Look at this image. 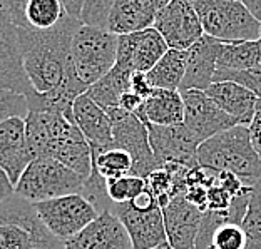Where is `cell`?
<instances>
[{"instance_id":"obj_1","label":"cell","mask_w":261,"mask_h":249,"mask_svg":"<svg viewBox=\"0 0 261 249\" xmlns=\"http://www.w3.org/2000/svg\"><path fill=\"white\" fill-rule=\"evenodd\" d=\"M81 25L79 20L64 12L61 22L49 31L19 27L23 70L35 92H50L64 82L70 45Z\"/></svg>"},{"instance_id":"obj_2","label":"cell","mask_w":261,"mask_h":249,"mask_svg":"<svg viewBox=\"0 0 261 249\" xmlns=\"http://www.w3.org/2000/svg\"><path fill=\"white\" fill-rule=\"evenodd\" d=\"M119 37L109 31L81 25L74 34L64 84L77 97L86 94L116 65Z\"/></svg>"},{"instance_id":"obj_3","label":"cell","mask_w":261,"mask_h":249,"mask_svg":"<svg viewBox=\"0 0 261 249\" xmlns=\"http://www.w3.org/2000/svg\"><path fill=\"white\" fill-rule=\"evenodd\" d=\"M198 164L234 174L246 187H254L261 181V159L245 126H236L204 141L198 149Z\"/></svg>"},{"instance_id":"obj_4","label":"cell","mask_w":261,"mask_h":249,"mask_svg":"<svg viewBox=\"0 0 261 249\" xmlns=\"http://www.w3.org/2000/svg\"><path fill=\"white\" fill-rule=\"evenodd\" d=\"M0 249H64V242L49 233L32 203L14 194L0 204Z\"/></svg>"},{"instance_id":"obj_5","label":"cell","mask_w":261,"mask_h":249,"mask_svg":"<svg viewBox=\"0 0 261 249\" xmlns=\"http://www.w3.org/2000/svg\"><path fill=\"white\" fill-rule=\"evenodd\" d=\"M206 35L221 44L254 42L261 37V23L240 0H194Z\"/></svg>"},{"instance_id":"obj_6","label":"cell","mask_w":261,"mask_h":249,"mask_svg":"<svg viewBox=\"0 0 261 249\" xmlns=\"http://www.w3.org/2000/svg\"><path fill=\"white\" fill-rule=\"evenodd\" d=\"M84 184V177L72 173L54 157H39L23 171L15 184V194L35 204L62 196L79 194Z\"/></svg>"},{"instance_id":"obj_7","label":"cell","mask_w":261,"mask_h":249,"mask_svg":"<svg viewBox=\"0 0 261 249\" xmlns=\"http://www.w3.org/2000/svg\"><path fill=\"white\" fill-rule=\"evenodd\" d=\"M34 207L49 233L62 242L72 239L99 216L96 207L82 194H69L44 203H35Z\"/></svg>"},{"instance_id":"obj_8","label":"cell","mask_w":261,"mask_h":249,"mask_svg":"<svg viewBox=\"0 0 261 249\" xmlns=\"http://www.w3.org/2000/svg\"><path fill=\"white\" fill-rule=\"evenodd\" d=\"M108 114L112 122V146L130 154L134 161L133 174L146 179L154 169H158L156 159L149 144L147 126L136 114L122 110L119 107L109 109Z\"/></svg>"},{"instance_id":"obj_9","label":"cell","mask_w":261,"mask_h":249,"mask_svg":"<svg viewBox=\"0 0 261 249\" xmlns=\"http://www.w3.org/2000/svg\"><path fill=\"white\" fill-rule=\"evenodd\" d=\"M171 50L188 49L204 35L199 15L189 0H169L158 12L152 25Z\"/></svg>"},{"instance_id":"obj_10","label":"cell","mask_w":261,"mask_h":249,"mask_svg":"<svg viewBox=\"0 0 261 249\" xmlns=\"http://www.w3.org/2000/svg\"><path fill=\"white\" fill-rule=\"evenodd\" d=\"M31 89L23 70L19 27L12 17L9 0H0V91L27 94Z\"/></svg>"},{"instance_id":"obj_11","label":"cell","mask_w":261,"mask_h":249,"mask_svg":"<svg viewBox=\"0 0 261 249\" xmlns=\"http://www.w3.org/2000/svg\"><path fill=\"white\" fill-rule=\"evenodd\" d=\"M147 132L158 168L164 164H181L188 169L199 165L198 149L201 142L189 132L185 124L169 127L147 124Z\"/></svg>"},{"instance_id":"obj_12","label":"cell","mask_w":261,"mask_h":249,"mask_svg":"<svg viewBox=\"0 0 261 249\" xmlns=\"http://www.w3.org/2000/svg\"><path fill=\"white\" fill-rule=\"evenodd\" d=\"M185 102V126L201 144L228 129L240 126L238 121L218 107L203 91L181 92Z\"/></svg>"},{"instance_id":"obj_13","label":"cell","mask_w":261,"mask_h":249,"mask_svg":"<svg viewBox=\"0 0 261 249\" xmlns=\"http://www.w3.org/2000/svg\"><path fill=\"white\" fill-rule=\"evenodd\" d=\"M109 212L126 228L134 249H154L168 242L163 209L159 206L141 211L130 206V203L112 204Z\"/></svg>"},{"instance_id":"obj_14","label":"cell","mask_w":261,"mask_h":249,"mask_svg":"<svg viewBox=\"0 0 261 249\" xmlns=\"http://www.w3.org/2000/svg\"><path fill=\"white\" fill-rule=\"evenodd\" d=\"M169 50L156 29L151 27L130 35H121L117 42L116 64L130 72L147 74Z\"/></svg>"},{"instance_id":"obj_15","label":"cell","mask_w":261,"mask_h":249,"mask_svg":"<svg viewBox=\"0 0 261 249\" xmlns=\"http://www.w3.org/2000/svg\"><path fill=\"white\" fill-rule=\"evenodd\" d=\"M168 244L173 249H196L203 212L179 194L163 207Z\"/></svg>"},{"instance_id":"obj_16","label":"cell","mask_w":261,"mask_h":249,"mask_svg":"<svg viewBox=\"0 0 261 249\" xmlns=\"http://www.w3.org/2000/svg\"><path fill=\"white\" fill-rule=\"evenodd\" d=\"M64 249H134L126 228L112 212L99 214L86 229L64 242Z\"/></svg>"},{"instance_id":"obj_17","label":"cell","mask_w":261,"mask_h":249,"mask_svg":"<svg viewBox=\"0 0 261 249\" xmlns=\"http://www.w3.org/2000/svg\"><path fill=\"white\" fill-rule=\"evenodd\" d=\"M221 42L210 35H203L191 49L186 50V74L179 87V92L186 91H207L216 74L218 54Z\"/></svg>"},{"instance_id":"obj_18","label":"cell","mask_w":261,"mask_h":249,"mask_svg":"<svg viewBox=\"0 0 261 249\" xmlns=\"http://www.w3.org/2000/svg\"><path fill=\"white\" fill-rule=\"evenodd\" d=\"M166 2L168 0H114L108 31L117 37L147 31Z\"/></svg>"},{"instance_id":"obj_19","label":"cell","mask_w":261,"mask_h":249,"mask_svg":"<svg viewBox=\"0 0 261 249\" xmlns=\"http://www.w3.org/2000/svg\"><path fill=\"white\" fill-rule=\"evenodd\" d=\"M32 161L25 139V119H10L0 124V169L9 176L14 187Z\"/></svg>"},{"instance_id":"obj_20","label":"cell","mask_w":261,"mask_h":249,"mask_svg":"<svg viewBox=\"0 0 261 249\" xmlns=\"http://www.w3.org/2000/svg\"><path fill=\"white\" fill-rule=\"evenodd\" d=\"M72 124L74 122H70L62 114L29 112L25 117V139L32 157H50L56 142Z\"/></svg>"},{"instance_id":"obj_21","label":"cell","mask_w":261,"mask_h":249,"mask_svg":"<svg viewBox=\"0 0 261 249\" xmlns=\"http://www.w3.org/2000/svg\"><path fill=\"white\" fill-rule=\"evenodd\" d=\"M72 117L92 149H108L112 146V122L108 110L94 102L87 94L74 100Z\"/></svg>"},{"instance_id":"obj_22","label":"cell","mask_w":261,"mask_h":249,"mask_svg":"<svg viewBox=\"0 0 261 249\" xmlns=\"http://www.w3.org/2000/svg\"><path fill=\"white\" fill-rule=\"evenodd\" d=\"M204 92L224 114L238 121L240 126L248 127L256 116L258 97L234 82H213Z\"/></svg>"},{"instance_id":"obj_23","label":"cell","mask_w":261,"mask_h":249,"mask_svg":"<svg viewBox=\"0 0 261 249\" xmlns=\"http://www.w3.org/2000/svg\"><path fill=\"white\" fill-rule=\"evenodd\" d=\"M147 126H179L185 122V102L181 92L154 89L136 114Z\"/></svg>"},{"instance_id":"obj_24","label":"cell","mask_w":261,"mask_h":249,"mask_svg":"<svg viewBox=\"0 0 261 249\" xmlns=\"http://www.w3.org/2000/svg\"><path fill=\"white\" fill-rule=\"evenodd\" d=\"M50 157L84 177L86 181L92 174V149L75 124H72L56 142Z\"/></svg>"},{"instance_id":"obj_25","label":"cell","mask_w":261,"mask_h":249,"mask_svg":"<svg viewBox=\"0 0 261 249\" xmlns=\"http://www.w3.org/2000/svg\"><path fill=\"white\" fill-rule=\"evenodd\" d=\"M134 74L136 72H130L129 69H124L116 64L86 94L106 110L119 107V100L122 97V94L130 91V79H133Z\"/></svg>"},{"instance_id":"obj_26","label":"cell","mask_w":261,"mask_h":249,"mask_svg":"<svg viewBox=\"0 0 261 249\" xmlns=\"http://www.w3.org/2000/svg\"><path fill=\"white\" fill-rule=\"evenodd\" d=\"M186 74V52L168 50L164 57L146 74L152 89L163 91H177L182 84Z\"/></svg>"},{"instance_id":"obj_27","label":"cell","mask_w":261,"mask_h":249,"mask_svg":"<svg viewBox=\"0 0 261 249\" xmlns=\"http://www.w3.org/2000/svg\"><path fill=\"white\" fill-rule=\"evenodd\" d=\"M261 67V44L259 40L241 44H223L218 54L216 69L221 70H245Z\"/></svg>"},{"instance_id":"obj_28","label":"cell","mask_w":261,"mask_h":249,"mask_svg":"<svg viewBox=\"0 0 261 249\" xmlns=\"http://www.w3.org/2000/svg\"><path fill=\"white\" fill-rule=\"evenodd\" d=\"M133 169L134 161L130 157V154H127L126 151L116 149V147L92 149V171H96L104 181L130 176Z\"/></svg>"},{"instance_id":"obj_29","label":"cell","mask_w":261,"mask_h":249,"mask_svg":"<svg viewBox=\"0 0 261 249\" xmlns=\"http://www.w3.org/2000/svg\"><path fill=\"white\" fill-rule=\"evenodd\" d=\"M64 9L61 0H27L25 20L32 29L49 31L61 22Z\"/></svg>"},{"instance_id":"obj_30","label":"cell","mask_w":261,"mask_h":249,"mask_svg":"<svg viewBox=\"0 0 261 249\" xmlns=\"http://www.w3.org/2000/svg\"><path fill=\"white\" fill-rule=\"evenodd\" d=\"M146 187V179L136 176H122L117 177V179L106 181V191H108V198L111 199L112 204L130 203Z\"/></svg>"},{"instance_id":"obj_31","label":"cell","mask_w":261,"mask_h":249,"mask_svg":"<svg viewBox=\"0 0 261 249\" xmlns=\"http://www.w3.org/2000/svg\"><path fill=\"white\" fill-rule=\"evenodd\" d=\"M112 4H114V0H84L81 12V23L86 27L108 31Z\"/></svg>"},{"instance_id":"obj_32","label":"cell","mask_w":261,"mask_h":249,"mask_svg":"<svg viewBox=\"0 0 261 249\" xmlns=\"http://www.w3.org/2000/svg\"><path fill=\"white\" fill-rule=\"evenodd\" d=\"M215 82H234V84L248 89L258 99H261V67H253L245 70L216 69Z\"/></svg>"},{"instance_id":"obj_33","label":"cell","mask_w":261,"mask_h":249,"mask_svg":"<svg viewBox=\"0 0 261 249\" xmlns=\"http://www.w3.org/2000/svg\"><path fill=\"white\" fill-rule=\"evenodd\" d=\"M29 116V100L25 94L0 91V124L10 119H25Z\"/></svg>"},{"instance_id":"obj_34","label":"cell","mask_w":261,"mask_h":249,"mask_svg":"<svg viewBox=\"0 0 261 249\" xmlns=\"http://www.w3.org/2000/svg\"><path fill=\"white\" fill-rule=\"evenodd\" d=\"M241 226L246 233V249H261V211L250 206Z\"/></svg>"},{"instance_id":"obj_35","label":"cell","mask_w":261,"mask_h":249,"mask_svg":"<svg viewBox=\"0 0 261 249\" xmlns=\"http://www.w3.org/2000/svg\"><path fill=\"white\" fill-rule=\"evenodd\" d=\"M154 91L152 86L149 84V80H147L146 74H139L136 72L133 75V79H130V92L138 94L141 99H147L151 96V92Z\"/></svg>"},{"instance_id":"obj_36","label":"cell","mask_w":261,"mask_h":249,"mask_svg":"<svg viewBox=\"0 0 261 249\" xmlns=\"http://www.w3.org/2000/svg\"><path fill=\"white\" fill-rule=\"evenodd\" d=\"M142 104H144V99H141L138 94L129 91L126 94H122V97L119 100V109L129 112V114H138L142 107Z\"/></svg>"},{"instance_id":"obj_37","label":"cell","mask_w":261,"mask_h":249,"mask_svg":"<svg viewBox=\"0 0 261 249\" xmlns=\"http://www.w3.org/2000/svg\"><path fill=\"white\" fill-rule=\"evenodd\" d=\"M248 130H250V137H251L254 151H256V154L261 159V112H256L253 122L248 126Z\"/></svg>"},{"instance_id":"obj_38","label":"cell","mask_w":261,"mask_h":249,"mask_svg":"<svg viewBox=\"0 0 261 249\" xmlns=\"http://www.w3.org/2000/svg\"><path fill=\"white\" fill-rule=\"evenodd\" d=\"M15 194V187L10 182L9 176L0 169V204H4L10 196Z\"/></svg>"},{"instance_id":"obj_39","label":"cell","mask_w":261,"mask_h":249,"mask_svg":"<svg viewBox=\"0 0 261 249\" xmlns=\"http://www.w3.org/2000/svg\"><path fill=\"white\" fill-rule=\"evenodd\" d=\"M62 9L65 14H69L70 17H74L81 22V12H82V5H84V0H61Z\"/></svg>"},{"instance_id":"obj_40","label":"cell","mask_w":261,"mask_h":249,"mask_svg":"<svg viewBox=\"0 0 261 249\" xmlns=\"http://www.w3.org/2000/svg\"><path fill=\"white\" fill-rule=\"evenodd\" d=\"M243 4H245L248 12L261 23V0H245Z\"/></svg>"},{"instance_id":"obj_41","label":"cell","mask_w":261,"mask_h":249,"mask_svg":"<svg viewBox=\"0 0 261 249\" xmlns=\"http://www.w3.org/2000/svg\"><path fill=\"white\" fill-rule=\"evenodd\" d=\"M250 206L254 207V209L261 211V181L254 187H251V204Z\"/></svg>"},{"instance_id":"obj_42","label":"cell","mask_w":261,"mask_h":249,"mask_svg":"<svg viewBox=\"0 0 261 249\" xmlns=\"http://www.w3.org/2000/svg\"><path fill=\"white\" fill-rule=\"evenodd\" d=\"M154 249H173V247H171V246L168 244V242H164L163 246H158V247H154Z\"/></svg>"},{"instance_id":"obj_43","label":"cell","mask_w":261,"mask_h":249,"mask_svg":"<svg viewBox=\"0 0 261 249\" xmlns=\"http://www.w3.org/2000/svg\"><path fill=\"white\" fill-rule=\"evenodd\" d=\"M256 112H261V99H258V104H256Z\"/></svg>"}]
</instances>
